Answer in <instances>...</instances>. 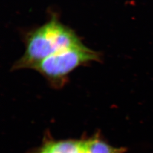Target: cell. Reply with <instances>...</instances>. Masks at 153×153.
Returning <instances> with one entry per match:
<instances>
[{
  "instance_id": "1",
  "label": "cell",
  "mask_w": 153,
  "mask_h": 153,
  "mask_svg": "<svg viewBox=\"0 0 153 153\" xmlns=\"http://www.w3.org/2000/svg\"><path fill=\"white\" fill-rule=\"evenodd\" d=\"M23 42L25 51L12 66L14 71L33 69L50 56L82 43L75 31L64 25L55 14L44 25L26 32Z\"/></svg>"
},
{
  "instance_id": "2",
  "label": "cell",
  "mask_w": 153,
  "mask_h": 153,
  "mask_svg": "<svg viewBox=\"0 0 153 153\" xmlns=\"http://www.w3.org/2000/svg\"><path fill=\"white\" fill-rule=\"evenodd\" d=\"M102 54L79 44L61 51L47 57L33 69L39 73L54 88H63L68 82V77L76 68L92 62H100Z\"/></svg>"
},
{
  "instance_id": "3",
  "label": "cell",
  "mask_w": 153,
  "mask_h": 153,
  "mask_svg": "<svg viewBox=\"0 0 153 153\" xmlns=\"http://www.w3.org/2000/svg\"><path fill=\"white\" fill-rule=\"evenodd\" d=\"M44 142L50 153H88L83 139L54 140L49 138Z\"/></svg>"
},
{
  "instance_id": "4",
  "label": "cell",
  "mask_w": 153,
  "mask_h": 153,
  "mask_svg": "<svg viewBox=\"0 0 153 153\" xmlns=\"http://www.w3.org/2000/svg\"><path fill=\"white\" fill-rule=\"evenodd\" d=\"M88 153H125L126 148H116L103 140L99 133L91 137L83 139Z\"/></svg>"
},
{
  "instance_id": "5",
  "label": "cell",
  "mask_w": 153,
  "mask_h": 153,
  "mask_svg": "<svg viewBox=\"0 0 153 153\" xmlns=\"http://www.w3.org/2000/svg\"><path fill=\"white\" fill-rule=\"evenodd\" d=\"M31 153H49L48 148L47 147V145L43 143V145L40 146L39 148H37L36 149L33 150Z\"/></svg>"
}]
</instances>
